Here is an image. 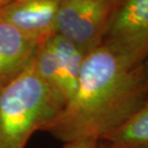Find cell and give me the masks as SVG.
Instances as JSON below:
<instances>
[{
  "mask_svg": "<svg viewBox=\"0 0 148 148\" xmlns=\"http://www.w3.org/2000/svg\"><path fill=\"white\" fill-rule=\"evenodd\" d=\"M143 74L145 75L147 84H148V58L145 59V61L143 63Z\"/></svg>",
  "mask_w": 148,
  "mask_h": 148,
  "instance_id": "cell-10",
  "label": "cell"
},
{
  "mask_svg": "<svg viewBox=\"0 0 148 148\" xmlns=\"http://www.w3.org/2000/svg\"><path fill=\"white\" fill-rule=\"evenodd\" d=\"M86 55L73 42L58 34L46 39L37 51L34 68L63 108L77 89Z\"/></svg>",
  "mask_w": 148,
  "mask_h": 148,
  "instance_id": "cell-4",
  "label": "cell"
},
{
  "mask_svg": "<svg viewBox=\"0 0 148 148\" xmlns=\"http://www.w3.org/2000/svg\"><path fill=\"white\" fill-rule=\"evenodd\" d=\"M61 0H12L0 7V19L25 36L44 42L55 34Z\"/></svg>",
  "mask_w": 148,
  "mask_h": 148,
  "instance_id": "cell-6",
  "label": "cell"
},
{
  "mask_svg": "<svg viewBox=\"0 0 148 148\" xmlns=\"http://www.w3.org/2000/svg\"><path fill=\"white\" fill-rule=\"evenodd\" d=\"M133 65L148 58V0H124L115 8L102 43Z\"/></svg>",
  "mask_w": 148,
  "mask_h": 148,
  "instance_id": "cell-5",
  "label": "cell"
},
{
  "mask_svg": "<svg viewBox=\"0 0 148 148\" xmlns=\"http://www.w3.org/2000/svg\"><path fill=\"white\" fill-rule=\"evenodd\" d=\"M148 102L143 64L133 65L101 44L83 61L75 95L47 129L64 143L80 138H107Z\"/></svg>",
  "mask_w": 148,
  "mask_h": 148,
  "instance_id": "cell-1",
  "label": "cell"
},
{
  "mask_svg": "<svg viewBox=\"0 0 148 148\" xmlns=\"http://www.w3.org/2000/svg\"><path fill=\"white\" fill-rule=\"evenodd\" d=\"M112 1H115V0H112Z\"/></svg>",
  "mask_w": 148,
  "mask_h": 148,
  "instance_id": "cell-13",
  "label": "cell"
},
{
  "mask_svg": "<svg viewBox=\"0 0 148 148\" xmlns=\"http://www.w3.org/2000/svg\"><path fill=\"white\" fill-rule=\"evenodd\" d=\"M42 43L0 19V88L30 67Z\"/></svg>",
  "mask_w": 148,
  "mask_h": 148,
  "instance_id": "cell-7",
  "label": "cell"
},
{
  "mask_svg": "<svg viewBox=\"0 0 148 148\" xmlns=\"http://www.w3.org/2000/svg\"><path fill=\"white\" fill-rule=\"evenodd\" d=\"M99 148H110L105 143H103V141H100L99 140Z\"/></svg>",
  "mask_w": 148,
  "mask_h": 148,
  "instance_id": "cell-12",
  "label": "cell"
},
{
  "mask_svg": "<svg viewBox=\"0 0 148 148\" xmlns=\"http://www.w3.org/2000/svg\"><path fill=\"white\" fill-rule=\"evenodd\" d=\"M112 0H61L55 34L73 42L84 53L101 45L115 10Z\"/></svg>",
  "mask_w": 148,
  "mask_h": 148,
  "instance_id": "cell-3",
  "label": "cell"
},
{
  "mask_svg": "<svg viewBox=\"0 0 148 148\" xmlns=\"http://www.w3.org/2000/svg\"><path fill=\"white\" fill-rule=\"evenodd\" d=\"M62 110L33 62L0 88V148H25L34 132L46 131Z\"/></svg>",
  "mask_w": 148,
  "mask_h": 148,
  "instance_id": "cell-2",
  "label": "cell"
},
{
  "mask_svg": "<svg viewBox=\"0 0 148 148\" xmlns=\"http://www.w3.org/2000/svg\"><path fill=\"white\" fill-rule=\"evenodd\" d=\"M100 141L110 148H148V102L123 126Z\"/></svg>",
  "mask_w": 148,
  "mask_h": 148,
  "instance_id": "cell-8",
  "label": "cell"
},
{
  "mask_svg": "<svg viewBox=\"0 0 148 148\" xmlns=\"http://www.w3.org/2000/svg\"><path fill=\"white\" fill-rule=\"evenodd\" d=\"M99 140L96 137H86L65 143L63 148H99Z\"/></svg>",
  "mask_w": 148,
  "mask_h": 148,
  "instance_id": "cell-9",
  "label": "cell"
},
{
  "mask_svg": "<svg viewBox=\"0 0 148 148\" xmlns=\"http://www.w3.org/2000/svg\"><path fill=\"white\" fill-rule=\"evenodd\" d=\"M11 1H12V0H0V7L8 4V3H10Z\"/></svg>",
  "mask_w": 148,
  "mask_h": 148,
  "instance_id": "cell-11",
  "label": "cell"
}]
</instances>
